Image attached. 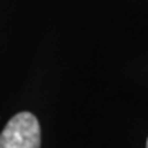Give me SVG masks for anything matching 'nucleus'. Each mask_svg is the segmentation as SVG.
I'll return each mask as SVG.
<instances>
[{
  "mask_svg": "<svg viewBox=\"0 0 148 148\" xmlns=\"http://www.w3.org/2000/svg\"><path fill=\"white\" fill-rule=\"evenodd\" d=\"M0 148H41V127L30 112L14 115L0 133Z\"/></svg>",
  "mask_w": 148,
  "mask_h": 148,
  "instance_id": "obj_1",
  "label": "nucleus"
},
{
  "mask_svg": "<svg viewBox=\"0 0 148 148\" xmlns=\"http://www.w3.org/2000/svg\"><path fill=\"white\" fill-rule=\"evenodd\" d=\"M147 148H148V139H147Z\"/></svg>",
  "mask_w": 148,
  "mask_h": 148,
  "instance_id": "obj_2",
  "label": "nucleus"
}]
</instances>
